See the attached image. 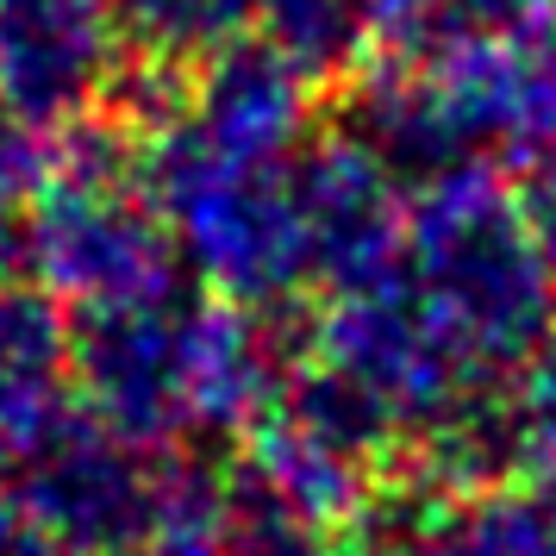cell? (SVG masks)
Wrapping results in <instances>:
<instances>
[{
  "mask_svg": "<svg viewBox=\"0 0 556 556\" xmlns=\"http://www.w3.org/2000/svg\"><path fill=\"white\" fill-rule=\"evenodd\" d=\"M194 326H201V294L188 281H169L138 301L81 306L70 326L81 406L131 438L138 451H169L194 438Z\"/></svg>",
  "mask_w": 556,
  "mask_h": 556,
  "instance_id": "obj_4",
  "label": "cell"
},
{
  "mask_svg": "<svg viewBox=\"0 0 556 556\" xmlns=\"http://www.w3.org/2000/svg\"><path fill=\"white\" fill-rule=\"evenodd\" d=\"M0 556H63L51 544V531H45L26 506H20V494H13V488L0 494Z\"/></svg>",
  "mask_w": 556,
  "mask_h": 556,
  "instance_id": "obj_15",
  "label": "cell"
},
{
  "mask_svg": "<svg viewBox=\"0 0 556 556\" xmlns=\"http://www.w3.org/2000/svg\"><path fill=\"white\" fill-rule=\"evenodd\" d=\"M26 263V201H0V276Z\"/></svg>",
  "mask_w": 556,
  "mask_h": 556,
  "instance_id": "obj_17",
  "label": "cell"
},
{
  "mask_svg": "<svg viewBox=\"0 0 556 556\" xmlns=\"http://www.w3.org/2000/svg\"><path fill=\"white\" fill-rule=\"evenodd\" d=\"M63 556H70V551H63Z\"/></svg>",
  "mask_w": 556,
  "mask_h": 556,
  "instance_id": "obj_18",
  "label": "cell"
},
{
  "mask_svg": "<svg viewBox=\"0 0 556 556\" xmlns=\"http://www.w3.org/2000/svg\"><path fill=\"white\" fill-rule=\"evenodd\" d=\"M501 381L506 419H513V451L526 476H556V338H544L526 363L506 369Z\"/></svg>",
  "mask_w": 556,
  "mask_h": 556,
  "instance_id": "obj_12",
  "label": "cell"
},
{
  "mask_svg": "<svg viewBox=\"0 0 556 556\" xmlns=\"http://www.w3.org/2000/svg\"><path fill=\"white\" fill-rule=\"evenodd\" d=\"M176 251L238 306L281 301L306 281L301 206H294V156H251L213 144L188 119H163L138 144Z\"/></svg>",
  "mask_w": 556,
  "mask_h": 556,
  "instance_id": "obj_2",
  "label": "cell"
},
{
  "mask_svg": "<svg viewBox=\"0 0 556 556\" xmlns=\"http://www.w3.org/2000/svg\"><path fill=\"white\" fill-rule=\"evenodd\" d=\"M263 45L281 51L306 81L351 76L369 51V0H256Z\"/></svg>",
  "mask_w": 556,
  "mask_h": 556,
  "instance_id": "obj_10",
  "label": "cell"
},
{
  "mask_svg": "<svg viewBox=\"0 0 556 556\" xmlns=\"http://www.w3.org/2000/svg\"><path fill=\"white\" fill-rule=\"evenodd\" d=\"M26 263L56 301H138L181 281L176 238L144 188V163L126 131H76L51 156L26 201Z\"/></svg>",
  "mask_w": 556,
  "mask_h": 556,
  "instance_id": "obj_3",
  "label": "cell"
},
{
  "mask_svg": "<svg viewBox=\"0 0 556 556\" xmlns=\"http://www.w3.org/2000/svg\"><path fill=\"white\" fill-rule=\"evenodd\" d=\"M431 556H556V476H526V488H476L438 519H426Z\"/></svg>",
  "mask_w": 556,
  "mask_h": 556,
  "instance_id": "obj_9",
  "label": "cell"
},
{
  "mask_svg": "<svg viewBox=\"0 0 556 556\" xmlns=\"http://www.w3.org/2000/svg\"><path fill=\"white\" fill-rule=\"evenodd\" d=\"M294 206H301L306 281H326L331 294H351V288H369L401 263V181L344 131L313 144V151H294Z\"/></svg>",
  "mask_w": 556,
  "mask_h": 556,
  "instance_id": "obj_6",
  "label": "cell"
},
{
  "mask_svg": "<svg viewBox=\"0 0 556 556\" xmlns=\"http://www.w3.org/2000/svg\"><path fill=\"white\" fill-rule=\"evenodd\" d=\"M401 269L456 331V344L494 376L551 338L556 301L531 213L488 176V163L419 188V206L406 213Z\"/></svg>",
  "mask_w": 556,
  "mask_h": 556,
  "instance_id": "obj_1",
  "label": "cell"
},
{
  "mask_svg": "<svg viewBox=\"0 0 556 556\" xmlns=\"http://www.w3.org/2000/svg\"><path fill=\"white\" fill-rule=\"evenodd\" d=\"M76 356L70 319L45 281L0 276V456L26 451L38 431L70 406Z\"/></svg>",
  "mask_w": 556,
  "mask_h": 556,
  "instance_id": "obj_8",
  "label": "cell"
},
{
  "mask_svg": "<svg viewBox=\"0 0 556 556\" xmlns=\"http://www.w3.org/2000/svg\"><path fill=\"white\" fill-rule=\"evenodd\" d=\"M219 556H338V538L288 494H276L251 463H231L219 488Z\"/></svg>",
  "mask_w": 556,
  "mask_h": 556,
  "instance_id": "obj_11",
  "label": "cell"
},
{
  "mask_svg": "<svg viewBox=\"0 0 556 556\" xmlns=\"http://www.w3.org/2000/svg\"><path fill=\"white\" fill-rule=\"evenodd\" d=\"M45 169H51V156L38 144V126H26L13 106H0V201H31Z\"/></svg>",
  "mask_w": 556,
  "mask_h": 556,
  "instance_id": "obj_13",
  "label": "cell"
},
{
  "mask_svg": "<svg viewBox=\"0 0 556 556\" xmlns=\"http://www.w3.org/2000/svg\"><path fill=\"white\" fill-rule=\"evenodd\" d=\"M13 469H20L13 481L20 506L70 556H119L156 506V469L144 463V451L88 406H63L13 456Z\"/></svg>",
  "mask_w": 556,
  "mask_h": 556,
  "instance_id": "obj_5",
  "label": "cell"
},
{
  "mask_svg": "<svg viewBox=\"0 0 556 556\" xmlns=\"http://www.w3.org/2000/svg\"><path fill=\"white\" fill-rule=\"evenodd\" d=\"M338 556H431V544H426V526H376V519L356 513Z\"/></svg>",
  "mask_w": 556,
  "mask_h": 556,
  "instance_id": "obj_14",
  "label": "cell"
},
{
  "mask_svg": "<svg viewBox=\"0 0 556 556\" xmlns=\"http://www.w3.org/2000/svg\"><path fill=\"white\" fill-rule=\"evenodd\" d=\"M531 231H538V251H544V276H551V301H556V169H538V188L526 194Z\"/></svg>",
  "mask_w": 556,
  "mask_h": 556,
  "instance_id": "obj_16",
  "label": "cell"
},
{
  "mask_svg": "<svg viewBox=\"0 0 556 556\" xmlns=\"http://www.w3.org/2000/svg\"><path fill=\"white\" fill-rule=\"evenodd\" d=\"M119 70L113 0H0V106L26 126H76Z\"/></svg>",
  "mask_w": 556,
  "mask_h": 556,
  "instance_id": "obj_7",
  "label": "cell"
}]
</instances>
